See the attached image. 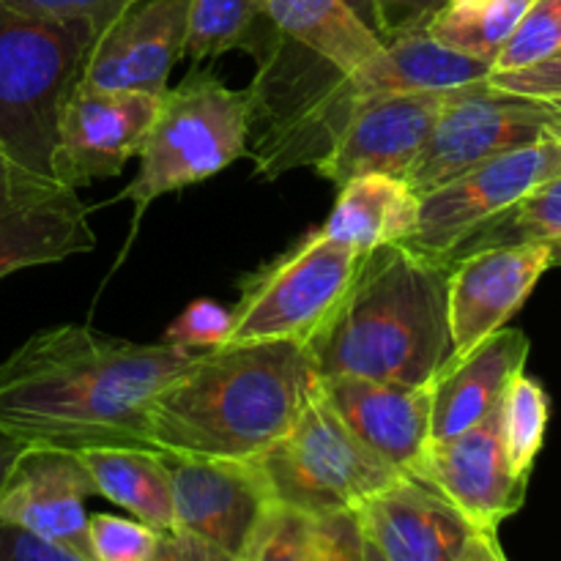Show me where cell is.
<instances>
[{
	"instance_id": "6da1fadb",
	"label": "cell",
	"mask_w": 561,
	"mask_h": 561,
	"mask_svg": "<svg viewBox=\"0 0 561 561\" xmlns=\"http://www.w3.org/2000/svg\"><path fill=\"white\" fill-rule=\"evenodd\" d=\"M192 356L85 323L44 329L0 362V431L42 447H148V405Z\"/></svg>"
},
{
	"instance_id": "7a4b0ae2",
	"label": "cell",
	"mask_w": 561,
	"mask_h": 561,
	"mask_svg": "<svg viewBox=\"0 0 561 561\" xmlns=\"http://www.w3.org/2000/svg\"><path fill=\"white\" fill-rule=\"evenodd\" d=\"M316 381L299 343L197 351L148 405V447L170 458L255 460L294 425Z\"/></svg>"
},
{
	"instance_id": "3957f363",
	"label": "cell",
	"mask_w": 561,
	"mask_h": 561,
	"mask_svg": "<svg viewBox=\"0 0 561 561\" xmlns=\"http://www.w3.org/2000/svg\"><path fill=\"white\" fill-rule=\"evenodd\" d=\"M447 266L409 244L367 252L337 310L305 345L318 378L431 387L453 359Z\"/></svg>"
},
{
	"instance_id": "277c9868",
	"label": "cell",
	"mask_w": 561,
	"mask_h": 561,
	"mask_svg": "<svg viewBox=\"0 0 561 561\" xmlns=\"http://www.w3.org/2000/svg\"><path fill=\"white\" fill-rule=\"evenodd\" d=\"M93 38L85 22L42 20L0 0V168L66 190L55 175L58 115Z\"/></svg>"
},
{
	"instance_id": "5b68a950",
	"label": "cell",
	"mask_w": 561,
	"mask_h": 561,
	"mask_svg": "<svg viewBox=\"0 0 561 561\" xmlns=\"http://www.w3.org/2000/svg\"><path fill=\"white\" fill-rule=\"evenodd\" d=\"M250 124V88L233 91L214 71L195 69L168 88L137 151V175L121 192V201L135 206L131 233L159 197L201 184L244 157Z\"/></svg>"
},
{
	"instance_id": "8992f818",
	"label": "cell",
	"mask_w": 561,
	"mask_h": 561,
	"mask_svg": "<svg viewBox=\"0 0 561 561\" xmlns=\"http://www.w3.org/2000/svg\"><path fill=\"white\" fill-rule=\"evenodd\" d=\"M255 466L277 504L321 518L359 510L389 485L403 480L373 453L332 409L321 378L294 425L257 455Z\"/></svg>"
},
{
	"instance_id": "52a82bcc",
	"label": "cell",
	"mask_w": 561,
	"mask_h": 561,
	"mask_svg": "<svg viewBox=\"0 0 561 561\" xmlns=\"http://www.w3.org/2000/svg\"><path fill=\"white\" fill-rule=\"evenodd\" d=\"M362 261V252L321 228L307 233L288 252L244 277L225 345H307L348 294Z\"/></svg>"
},
{
	"instance_id": "ba28073f",
	"label": "cell",
	"mask_w": 561,
	"mask_h": 561,
	"mask_svg": "<svg viewBox=\"0 0 561 561\" xmlns=\"http://www.w3.org/2000/svg\"><path fill=\"white\" fill-rule=\"evenodd\" d=\"M561 137V104L518 96L482 80L447 93L425 148L405 173L420 197L455 175L531 142Z\"/></svg>"
},
{
	"instance_id": "9c48e42d",
	"label": "cell",
	"mask_w": 561,
	"mask_h": 561,
	"mask_svg": "<svg viewBox=\"0 0 561 561\" xmlns=\"http://www.w3.org/2000/svg\"><path fill=\"white\" fill-rule=\"evenodd\" d=\"M559 173L561 137L499 153L420 197V222L409 247L436 261H449L471 230L507 211L513 203Z\"/></svg>"
},
{
	"instance_id": "30bf717a",
	"label": "cell",
	"mask_w": 561,
	"mask_h": 561,
	"mask_svg": "<svg viewBox=\"0 0 561 561\" xmlns=\"http://www.w3.org/2000/svg\"><path fill=\"white\" fill-rule=\"evenodd\" d=\"M162 93L102 91L75 82L58 115L55 175L66 190L113 179L137 157Z\"/></svg>"
},
{
	"instance_id": "8fae6325",
	"label": "cell",
	"mask_w": 561,
	"mask_h": 561,
	"mask_svg": "<svg viewBox=\"0 0 561 561\" xmlns=\"http://www.w3.org/2000/svg\"><path fill=\"white\" fill-rule=\"evenodd\" d=\"M416 482L447 499L477 531H496L526 502L529 477L510 463L502 433V403L469 431L431 442Z\"/></svg>"
},
{
	"instance_id": "7c38bea8",
	"label": "cell",
	"mask_w": 561,
	"mask_h": 561,
	"mask_svg": "<svg viewBox=\"0 0 561 561\" xmlns=\"http://www.w3.org/2000/svg\"><path fill=\"white\" fill-rule=\"evenodd\" d=\"M548 268V244L488 247L453 257L447 266L449 362L469 356L477 345L507 327Z\"/></svg>"
},
{
	"instance_id": "4fadbf2b",
	"label": "cell",
	"mask_w": 561,
	"mask_h": 561,
	"mask_svg": "<svg viewBox=\"0 0 561 561\" xmlns=\"http://www.w3.org/2000/svg\"><path fill=\"white\" fill-rule=\"evenodd\" d=\"M164 458L173 474V531L236 561L274 504L255 460Z\"/></svg>"
},
{
	"instance_id": "5bb4252c",
	"label": "cell",
	"mask_w": 561,
	"mask_h": 561,
	"mask_svg": "<svg viewBox=\"0 0 561 561\" xmlns=\"http://www.w3.org/2000/svg\"><path fill=\"white\" fill-rule=\"evenodd\" d=\"M190 0H131L82 60L80 80L102 91H168L170 71L184 60Z\"/></svg>"
},
{
	"instance_id": "9a60e30c",
	"label": "cell",
	"mask_w": 561,
	"mask_h": 561,
	"mask_svg": "<svg viewBox=\"0 0 561 561\" xmlns=\"http://www.w3.org/2000/svg\"><path fill=\"white\" fill-rule=\"evenodd\" d=\"M447 93L420 91L367 99L316 170L334 186L370 173L405 179L436 126Z\"/></svg>"
},
{
	"instance_id": "2e32d148",
	"label": "cell",
	"mask_w": 561,
	"mask_h": 561,
	"mask_svg": "<svg viewBox=\"0 0 561 561\" xmlns=\"http://www.w3.org/2000/svg\"><path fill=\"white\" fill-rule=\"evenodd\" d=\"M96 496L75 449L27 444L0 491V520L91 559L85 502Z\"/></svg>"
},
{
	"instance_id": "e0dca14e",
	"label": "cell",
	"mask_w": 561,
	"mask_h": 561,
	"mask_svg": "<svg viewBox=\"0 0 561 561\" xmlns=\"http://www.w3.org/2000/svg\"><path fill=\"white\" fill-rule=\"evenodd\" d=\"M340 420L381 455L394 471L416 480L431 447L433 387L367 381L354 376L321 378Z\"/></svg>"
},
{
	"instance_id": "ac0fdd59",
	"label": "cell",
	"mask_w": 561,
	"mask_h": 561,
	"mask_svg": "<svg viewBox=\"0 0 561 561\" xmlns=\"http://www.w3.org/2000/svg\"><path fill=\"white\" fill-rule=\"evenodd\" d=\"M365 540L383 561H460L474 526L444 496L403 477L362 504Z\"/></svg>"
},
{
	"instance_id": "d6986e66",
	"label": "cell",
	"mask_w": 561,
	"mask_h": 561,
	"mask_svg": "<svg viewBox=\"0 0 561 561\" xmlns=\"http://www.w3.org/2000/svg\"><path fill=\"white\" fill-rule=\"evenodd\" d=\"M529 337L520 329H499L469 356L449 362L433 387L431 438L447 442L485 420L504 400L510 381L524 373Z\"/></svg>"
},
{
	"instance_id": "ffe728a7",
	"label": "cell",
	"mask_w": 561,
	"mask_h": 561,
	"mask_svg": "<svg viewBox=\"0 0 561 561\" xmlns=\"http://www.w3.org/2000/svg\"><path fill=\"white\" fill-rule=\"evenodd\" d=\"M96 247L88 208L75 190L0 211V279L44 263H58Z\"/></svg>"
},
{
	"instance_id": "44dd1931",
	"label": "cell",
	"mask_w": 561,
	"mask_h": 561,
	"mask_svg": "<svg viewBox=\"0 0 561 561\" xmlns=\"http://www.w3.org/2000/svg\"><path fill=\"white\" fill-rule=\"evenodd\" d=\"M340 195L321 230L356 252L409 244L420 222V195L405 179L370 173L337 186Z\"/></svg>"
},
{
	"instance_id": "7402d4cb",
	"label": "cell",
	"mask_w": 561,
	"mask_h": 561,
	"mask_svg": "<svg viewBox=\"0 0 561 561\" xmlns=\"http://www.w3.org/2000/svg\"><path fill=\"white\" fill-rule=\"evenodd\" d=\"M96 496L118 504L159 535L173 531V474L162 453L151 447L75 449Z\"/></svg>"
},
{
	"instance_id": "603a6c76",
	"label": "cell",
	"mask_w": 561,
	"mask_h": 561,
	"mask_svg": "<svg viewBox=\"0 0 561 561\" xmlns=\"http://www.w3.org/2000/svg\"><path fill=\"white\" fill-rule=\"evenodd\" d=\"M266 16L283 36L305 44L343 71L383 49V42L362 25L359 16L343 0H266Z\"/></svg>"
},
{
	"instance_id": "cb8c5ba5",
	"label": "cell",
	"mask_w": 561,
	"mask_h": 561,
	"mask_svg": "<svg viewBox=\"0 0 561 561\" xmlns=\"http://www.w3.org/2000/svg\"><path fill=\"white\" fill-rule=\"evenodd\" d=\"M531 0H460L438 11L427 36L460 55L493 66Z\"/></svg>"
},
{
	"instance_id": "d4e9b609",
	"label": "cell",
	"mask_w": 561,
	"mask_h": 561,
	"mask_svg": "<svg viewBox=\"0 0 561 561\" xmlns=\"http://www.w3.org/2000/svg\"><path fill=\"white\" fill-rule=\"evenodd\" d=\"M553 241H561V173L520 197L507 211L471 230L469 239L449 255V261L488 247L553 244Z\"/></svg>"
},
{
	"instance_id": "484cf974",
	"label": "cell",
	"mask_w": 561,
	"mask_h": 561,
	"mask_svg": "<svg viewBox=\"0 0 561 561\" xmlns=\"http://www.w3.org/2000/svg\"><path fill=\"white\" fill-rule=\"evenodd\" d=\"M266 22V0H190L184 60L203 64L250 49Z\"/></svg>"
},
{
	"instance_id": "4316f807",
	"label": "cell",
	"mask_w": 561,
	"mask_h": 561,
	"mask_svg": "<svg viewBox=\"0 0 561 561\" xmlns=\"http://www.w3.org/2000/svg\"><path fill=\"white\" fill-rule=\"evenodd\" d=\"M551 403L537 378L518 373L502 400V433L510 463L520 477H531L542 444H546Z\"/></svg>"
},
{
	"instance_id": "83f0119b",
	"label": "cell",
	"mask_w": 561,
	"mask_h": 561,
	"mask_svg": "<svg viewBox=\"0 0 561 561\" xmlns=\"http://www.w3.org/2000/svg\"><path fill=\"white\" fill-rule=\"evenodd\" d=\"M561 49V0H531L526 14L515 25L513 36L491 66L493 71H520Z\"/></svg>"
},
{
	"instance_id": "f1b7e54d",
	"label": "cell",
	"mask_w": 561,
	"mask_h": 561,
	"mask_svg": "<svg viewBox=\"0 0 561 561\" xmlns=\"http://www.w3.org/2000/svg\"><path fill=\"white\" fill-rule=\"evenodd\" d=\"M312 524V515L274 502L236 561H310Z\"/></svg>"
},
{
	"instance_id": "f546056e",
	"label": "cell",
	"mask_w": 561,
	"mask_h": 561,
	"mask_svg": "<svg viewBox=\"0 0 561 561\" xmlns=\"http://www.w3.org/2000/svg\"><path fill=\"white\" fill-rule=\"evenodd\" d=\"M159 531L140 520L96 513L88 518L91 561H151L159 546Z\"/></svg>"
},
{
	"instance_id": "4dcf8cb0",
	"label": "cell",
	"mask_w": 561,
	"mask_h": 561,
	"mask_svg": "<svg viewBox=\"0 0 561 561\" xmlns=\"http://www.w3.org/2000/svg\"><path fill=\"white\" fill-rule=\"evenodd\" d=\"M230 310L211 299H197L164 332V343L184 351H211L228 343Z\"/></svg>"
},
{
	"instance_id": "1f68e13d",
	"label": "cell",
	"mask_w": 561,
	"mask_h": 561,
	"mask_svg": "<svg viewBox=\"0 0 561 561\" xmlns=\"http://www.w3.org/2000/svg\"><path fill=\"white\" fill-rule=\"evenodd\" d=\"M310 561H367V540L356 510L316 518Z\"/></svg>"
},
{
	"instance_id": "d6a6232c",
	"label": "cell",
	"mask_w": 561,
	"mask_h": 561,
	"mask_svg": "<svg viewBox=\"0 0 561 561\" xmlns=\"http://www.w3.org/2000/svg\"><path fill=\"white\" fill-rule=\"evenodd\" d=\"M3 3L42 20L85 22L93 36H99L131 0H3Z\"/></svg>"
},
{
	"instance_id": "836d02e7",
	"label": "cell",
	"mask_w": 561,
	"mask_h": 561,
	"mask_svg": "<svg viewBox=\"0 0 561 561\" xmlns=\"http://www.w3.org/2000/svg\"><path fill=\"white\" fill-rule=\"evenodd\" d=\"M488 82L493 88H499V91L561 104V49L557 55H551V58L529 66V69L493 71L488 77Z\"/></svg>"
},
{
	"instance_id": "e575fe53",
	"label": "cell",
	"mask_w": 561,
	"mask_h": 561,
	"mask_svg": "<svg viewBox=\"0 0 561 561\" xmlns=\"http://www.w3.org/2000/svg\"><path fill=\"white\" fill-rule=\"evenodd\" d=\"M449 0H376L378 36L381 42L403 33L425 31L433 16L444 11Z\"/></svg>"
},
{
	"instance_id": "d590c367",
	"label": "cell",
	"mask_w": 561,
	"mask_h": 561,
	"mask_svg": "<svg viewBox=\"0 0 561 561\" xmlns=\"http://www.w3.org/2000/svg\"><path fill=\"white\" fill-rule=\"evenodd\" d=\"M0 561H91L60 542L44 540L22 526L0 520Z\"/></svg>"
},
{
	"instance_id": "8d00e7d4",
	"label": "cell",
	"mask_w": 561,
	"mask_h": 561,
	"mask_svg": "<svg viewBox=\"0 0 561 561\" xmlns=\"http://www.w3.org/2000/svg\"><path fill=\"white\" fill-rule=\"evenodd\" d=\"M151 561H233L225 557L222 551L211 548L208 542L195 540L190 535H179V531H168L159 537L157 553Z\"/></svg>"
},
{
	"instance_id": "74e56055",
	"label": "cell",
	"mask_w": 561,
	"mask_h": 561,
	"mask_svg": "<svg viewBox=\"0 0 561 561\" xmlns=\"http://www.w3.org/2000/svg\"><path fill=\"white\" fill-rule=\"evenodd\" d=\"M53 192L60 190H47V186H38L33 181L20 179L11 170L0 168V211H9V208L22 206V203L38 201V197H47Z\"/></svg>"
},
{
	"instance_id": "f35d334b",
	"label": "cell",
	"mask_w": 561,
	"mask_h": 561,
	"mask_svg": "<svg viewBox=\"0 0 561 561\" xmlns=\"http://www.w3.org/2000/svg\"><path fill=\"white\" fill-rule=\"evenodd\" d=\"M460 561H507V557L499 546L496 531H474L466 542Z\"/></svg>"
},
{
	"instance_id": "ab89813d",
	"label": "cell",
	"mask_w": 561,
	"mask_h": 561,
	"mask_svg": "<svg viewBox=\"0 0 561 561\" xmlns=\"http://www.w3.org/2000/svg\"><path fill=\"white\" fill-rule=\"evenodd\" d=\"M27 444L20 442V438L9 436V433L0 431V491H3V482L5 477H9L11 466L16 463V458L22 455V449H25Z\"/></svg>"
},
{
	"instance_id": "60d3db41",
	"label": "cell",
	"mask_w": 561,
	"mask_h": 561,
	"mask_svg": "<svg viewBox=\"0 0 561 561\" xmlns=\"http://www.w3.org/2000/svg\"><path fill=\"white\" fill-rule=\"evenodd\" d=\"M345 5H348L351 11H354L356 16H359L362 25L370 27L373 33L378 36V16H376V0H343ZM381 38V36H378Z\"/></svg>"
},
{
	"instance_id": "b9f144b4",
	"label": "cell",
	"mask_w": 561,
	"mask_h": 561,
	"mask_svg": "<svg viewBox=\"0 0 561 561\" xmlns=\"http://www.w3.org/2000/svg\"><path fill=\"white\" fill-rule=\"evenodd\" d=\"M548 250H551V266H561V241L548 244Z\"/></svg>"
},
{
	"instance_id": "7bdbcfd3",
	"label": "cell",
	"mask_w": 561,
	"mask_h": 561,
	"mask_svg": "<svg viewBox=\"0 0 561 561\" xmlns=\"http://www.w3.org/2000/svg\"><path fill=\"white\" fill-rule=\"evenodd\" d=\"M367 561H383V557H381V553H378V551H376V548H373V546H370V542H367Z\"/></svg>"
},
{
	"instance_id": "ee69618b",
	"label": "cell",
	"mask_w": 561,
	"mask_h": 561,
	"mask_svg": "<svg viewBox=\"0 0 561 561\" xmlns=\"http://www.w3.org/2000/svg\"><path fill=\"white\" fill-rule=\"evenodd\" d=\"M449 3H460V0H449Z\"/></svg>"
}]
</instances>
